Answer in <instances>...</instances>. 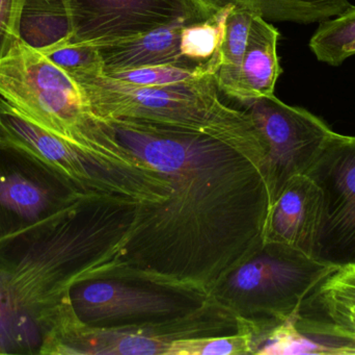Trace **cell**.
<instances>
[{
	"mask_svg": "<svg viewBox=\"0 0 355 355\" xmlns=\"http://www.w3.org/2000/svg\"><path fill=\"white\" fill-rule=\"evenodd\" d=\"M240 104L260 133L272 206L290 181L309 172L335 131L309 110L275 95Z\"/></svg>",
	"mask_w": 355,
	"mask_h": 355,
	"instance_id": "obj_7",
	"label": "cell"
},
{
	"mask_svg": "<svg viewBox=\"0 0 355 355\" xmlns=\"http://www.w3.org/2000/svg\"><path fill=\"white\" fill-rule=\"evenodd\" d=\"M75 316L91 327L160 322L198 310L209 297L131 279H98L69 293Z\"/></svg>",
	"mask_w": 355,
	"mask_h": 355,
	"instance_id": "obj_8",
	"label": "cell"
},
{
	"mask_svg": "<svg viewBox=\"0 0 355 355\" xmlns=\"http://www.w3.org/2000/svg\"><path fill=\"white\" fill-rule=\"evenodd\" d=\"M279 38V31L275 26L260 15H254L232 99L243 104L275 95V83L282 73L277 56Z\"/></svg>",
	"mask_w": 355,
	"mask_h": 355,
	"instance_id": "obj_14",
	"label": "cell"
},
{
	"mask_svg": "<svg viewBox=\"0 0 355 355\" xmlns=\"http://www.w3.org/2000/svg\"><path fill=\"white\" fill-rule=\"evenodd\" d=\"M193 21L200 20L183 19L130 41L98 46L103 60L104 74L162 65H176L189 68L182 60L181 33L184 25Z\"/></svg>",
	"mask_w": 355,
	"mask_h": 355,
	"instance_id": "obj_13",
	"label": "cell"
},
{
	"mask_svg": "<svg viewBox=\"0 0 355 355\" xmlns=\"http://www.w3.org/2000/svg\"><path fill=\"white\" fill-rule=\"evenodd\" d=\"M73 43L102 46L137 39L178 20H204L218 8L205 0H64Z\"/></svg>",
	"mask_w": 355,
	"mask_h": 355,
	"instance_id": "obj_11",
	"label": "cell"
},
{
	"mask_svg": "<svg viewBox=\"0 0 355 355\" xmlns=\"http://www.w3.org/2000/svg\"><path fill=\"white\" fill-rule=\"evenodd\" d=\"M296 329L327 344L334 354H355V306L309 295L302 304Z\"/></svg>",
	"mask_w": 355,
	"mask_h": 355,
	"instance_id": "obj_15",
	"label": "cell"
},
{
	"mask_svg": "<svg viewBox=\"0 0 355 355\" xmlns=\"http://www.w3.org/2000/svg\"><path fill=\"white\" fill-rule=\"evenodd\" d=\"M256 354L254 327L234 335L180 340L173 343L168 355Z\"/></svg>",
	"mask_w": 355,
	"mask_h": 355,
	"instance_id": "obj_21",
	"label": "cell"
},
{
	"mask_svg": "<svg viewBox=\"0 0 355 355\" xmlns=\"http://www.w3.org/2000/svg\"><path fill=\"white\" fill-rule=\"evenodd\" d=\"M340 267L282 244H265L236 267L211 297L242 320L273 329L295 320L306 298Z\"/></svg>",
	"mask_w": 355,
	"mask_h": 355,
	"instance_id": "obj_5",
	"label": "cell"
},
{
	"mask_svg": "<svg viewBox=\"0 0 355 355\" xmlns=\"http://www.w3.org/2000/svg\"><path fill=\"white\" fill-rule=\"evenodd\" d=\"M26 0H0V58L19 41V25Z\"/></svg>",
	"mask_w": 355,
	"mask_h": 355,
	"instance_id": "obj_25",
	"label": "cell"
},
{
	"mask_svg": "<svg viewBox=\"0 0 355 355\" xmlns=\"http://www.w3.org/2000/svg\"><path fill=\"white\" fill-rule=\"evenodd\" d=\"M311 295L319 299L355 306V264L340 267Z\"/></svg>",
	"mask_w": 355,
	"mask_h": 355,
	"instance_id": "obj_24",
	"label": "cell"
},
{
	"mask_svg": "<svg viewBox=\"0 0 355 355\" xmlns=\"http://www.w3.org/2000/svg\"><path fill=\"white\" fill-rule=\"evenodd\" d=\"M214 8L225 4L252 8L265 20L288 22H322L352 8L349 0H205Z\"/></svg>",
	"mask_w": 355,
	"mask_h": 355,
	"instance_id": "obj_18",
	"label": "cell"
},
{
	"mask_svg": "<svg viewBox=\"0 0 355 355\" xmlns=\"http://www.w3.org/2000/svg\"><path fill=\"white\" fill-rule=\"evenodd\" d=\"M72 25L64 0H26L21 14L19 40L45 51L71 41Z\"/></svg>",
	"mask_w": 355,
	"mask_h": 355,
	"instance_id": "obj_17",
	"label": "cell"
},
{
	"mask_svg": "<svg viewBox=\"0 0 355 355\" xmlns=\"http://www.w3.org/2000/svg\"><path fill=\"white\" fill-rule=\"evenodd\" d=\"M248 322L213 297L185 316L139 325L91 327L66 308L52 321L40 342L39 354L168 355L180 340L234 335Z\"/></svg>",
	"mask_w": 355,
	"mask_h": 355,
	"instance_id": "obj_6",
	"label": "cell"
},
{
	"mask_svg": "<svg viewBox=\"0 0 355 355\" xmlns=\"http://www.w3.org/2000/svg\"><path fill=\"white\" fill-rule=\"evenodd\" d=\"M91 199L33 156L0 144V243Z\"/></svg>",
	"mask_w": 355,
	"mask_h": 355,
	"instance_id": "obj_9",
	"label": "cell"
},
{
	"mask_svg": "<svg viewBox=\"0 0 355 355\" xmlns=\"http://www.w3.org/2000/svg\"><path fill=\"white\" fill-rule=\"evenodd\" d=\"M234 4H225L208 18L184 25L181 56L184 64L202 75L216 74L221 62L225 23Z\"/></svg>",
	"mask_w": 355,
	"mask_h": 355,
	"instance_id": "obj_16",
	"label": "cell"
},
{
	"mask_svg": "<svg viewBox=\"0 0 355 355\" xmlns=\"http://www.w3.org/2000/svg\"><path fill=\"white\" fill-rule=\"evenodd\" d=\"M99 120L172 185L164 201L137 206L124 246L102 279L211 297L264 247L271 208L264 154L193 129Z\"/></svg>",
	"mask_w": 355,
	"mask_h": 355,
	"instance_id": "obj_1",
	"label": "cell"
},
{
	"mask_svg": "<svg viewBox=\"0 0 355 355\" xmlns=\"http://www.w3.org/2000/svg\"><path fill=\"white\" fill-rule=\"evenodd\" d=\"M334 18L321 22L311 39L310 48L317 60L340 66L352 56L355 46V8Z\"/></svg>",
	"mask_w": 355,
	"mask_h": 355,
	"instance_id": "obj_20",
	"label": "cell"
},
{
	"mask_svg": "<svg viewBox=\"0 0 355 355\" xmlns=\"http://www.w3.org/2000/svg\"><path fill=\"white\" fill-rule=\"evenodd\" d=\"M306 175L320 191L312 258L337 267L355 264V137L334 133Z\"/></svg>",
	"mask_w": 355,
	"mask_h": 355,
	"instance_id": "obj_10",
	"label": "cell"
},
{
	"mask_svg": "<svg viewBox=\"0 0 355 355\" xmlns=\"http://www.w3.org/2000/svg\"><path fill=\"white\" fill-rule=\"evenodd\" d=\"M87 143L55 135L0 97V144L21 150L62 175L83 195L130 206L159 204L172 185L92 116Z\"/></svg>",
	"mask_w": 355,
	"mask_h": 355,
	"instance_id": "obj_3",
	"label": "cell"
},
{
	"mask_svg": "<svg viewBox=\"0 0 355 355\" xmlns=\"http://www.w3.org/2000/svg\"><path fill=\"white\" fill-rule=\"evenodd\" d=\"M354 54H355V46H354V50H352V56H354Z\"/></svg>",
	"mask_w": 355,
	"mask_h": 355,
	"instance_id": "obj_27",
	"label": "cell"
},
{
	"mask_svg": "<svg viewBox=\"0 0 355 355\" xmlns=\"http://www.w3.org/2000/svg\"><path fill=\"white\" fill-rule=\"evenodd\" d=\"M79 83L89 112L99 119H131L193 129L260 150V133L246 110L221 101L213 75L141 87L105 74H70Z\"/></svg>",
	"mask_w": 355,
	"mask_h": 355,
	"instance_id": "obj_4",
	"label": "cell"
},
{
	"mask_svg": "<svg viewBox=\"0 0 355 355\" xmlns=\"http://www.w3.org/2000/svg\"><path fill=\"white\" fill-rule=\"evenodd\" d=\"M41 52L69 74H104L98 46L69 41Z\"/></svg>",
	"mask_w": 355,
	"mask_h": 355,
	"instance_id": "obj_22",
	"label": "cell"
},
{
	"mask_svg": "<svg viewBox=\"0 0 355 355\" xmlns=\"http://www.w3.org/2000/svg\"><path fill=\"white\" fill-rule=\"evenodd\" d=\"M2 320V308L1 304H0V322H1Z\"/></svg>",
	"mask_w": 355,
	"mask_h": 355,
	"instance_id": "obj_26",
	"label": "cell"
},
{
	"mask_svg": "<svg viewBox=\"0 0 355 355\" xmlns=\"http://www.w3.org/2000/svg\"><path fill=\"white\" fill-rule=\"evenodd\" d=\"M107 76L116 81H124L133 85L154 87V85H170L191 81L200 77L208 76L200 74L198 71L176 65H162V66L143 67L131 70L116 71L105 73Z\"/></svg>",
	"mask_w": 355,
	"mask_h": 355,
	"instance_id": "obj_23",
	"label": "cell"
},
{
	"mask_svg": "<svg viewBox=\"0 0 355 355\" xmlns=\"http://www.w3.org/2000/svg\"><path fill=\"white\" fill-rule=\"evenodd\" d=\"M320 191L308 175L289 181L271 206L265 244L289 246L312 256L318 229Z\"/></svg>",
	"mask_w": 355,
	"mask_h": 355,
	"instance_id": "obj_12",
	"label": "cell"
},
{
	"mask_svg": "<svg viewBox=\"0 0 355 355\" xmlns=\"http://www.w3.org/2000/svg\"><path fill=\"white\" fill-rule=\"evenodd\" d=\"M256 14L248 6H234L225 23V37L221 44L220 66L214 77L219 91L230 98L233 96L237 85L250 25Z\"/></svg>",
	"mask_w": 355,
	"mask_h": 355,
	"instance_id": "obj_19",
	"label": "cell"
},
{
	"mask_svg": "<svg viewBox=\"0 0 355 355\" xmlns=\"http://www.w3.org/2000/svg\"><path fill=\"white\" fill-rule=\"evenodd\" d=\"M137 206L87 200L0 243V329L8 352H33L74 286L102 279L135 220ZM39 352V350H37Z\"/></svg>",
	"mask_w": 355,
	"mask_h": 355,
	"instance_id": "obj_2",
	"label": "cell"
}]
</instances>
